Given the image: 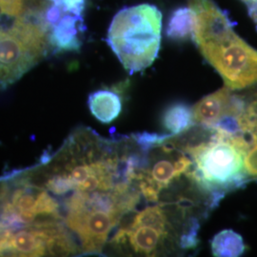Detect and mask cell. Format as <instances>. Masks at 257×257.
Returning <instances> with one entry per match:
<instances>
[{
    "instance_id": "obj_3",
    "label": "cell",
    "mask_w": 257,
    "mask_h": 257,
    "mask_svg": "<svg viewBox=\"0 0 257 257\" xmlns=\"http://www.w3.org/2000/svg\"><path fill=\"white\" fill-rule=\"evenodd\" d=\"M178 139L193 160V178L217 203L224 195L247 182L245 156L248 144L200 126Z\"/></svg>"
},
{
    "instance_id": "obj_1",
    "label": "cell",
    "mask_w": 257,
    "mask_h": 257,
    "mask_svg": "<svg viewBox=\"0 0 257 257\" xmlns=\"http://www.w3.org/2000/svg\"><path fill=\"white\" fill-rule=\"evenodd\" d=\"M215 207L196 185L165 200L132 211L120 223L107 246L126 255L161 256L196 248L200 217Z\"/></svg>"
},
{
    "instance_id": "obj_4",
    "label": "cell",
    "mask_w": 257,
    "mask_h": 257,
    "mask_svg": "<svg viewBox=\"0 0 257 257\" xmlns=\"http://www.w3.org/2000/svg\"><path fill=\"white\" fill-rule=\"evenodd\" d=\"M162 14L155 5L120 10L111 21L108 44L126 71L136 74L155 62L161 44Z\"/></svg>"
},
{
    "instance_id": "obj_5",
    "label": "cell",
    "mask_w": 257,
    "mask_h": 257,
    "mask_svg": "<svg viewBox=\"0 0 257 257\" xmlns=\"http://www.w3.org/2000/svg\"><path fill=\"white\" fill-rule=\"evenodd\" d=\"M43 58L9 26H0V90L17 82Z\"/></svg>"
},
{
    "instance_id": "obj_9",
    "label": "cell",
    "mask_w": 257,
    "mask_h": 257,
    "mask_svg": "<svg viewBox=\"0 0 257 257\" xmlns=\"http://www.w3.org/2000/svg\"><path fill=\"white\" fill-rule=\"evenodd\" d=\"M162 124L173 136L182 135L195 124L193 108L182 102L170 105L163 112Z\"/></svg>"
},
{
    "instance_id": "obj_7",
    "label": "cell",
    "mask_w": 257,
    "mask_h": 257,
    "mask_svg": "<svg viewBox=\"0 0 257 257\" xmlns=\"http://www.w3.org/2000/svg\"><path fill=\"white\" fill-rule=\"evenodd\" d=\"M83 17L65 13L51 28L50 42L56 51H77L81 47Z\"/></svg>"
},
{
    "instance_id": "obj_2",
    "label": "cell",
    "mask_w": 257,
    "mask_h": 257,
    "mask_svg": "<svg viewBox=\"0 0 257 257\" xmlns=\"http://www.w3.org/2000/svg\"><path fill=\"white\" fill-rule=\"evenodd\" d=\"M194 15L193 40L231 91L257 84V51L239 37L213 0H189Z\"/></svg>"
},
{
    "instance_id": "obj_14",
    "label": "cell",
    "mask_w": 257,
    "mask_h": 257,
    "mask_svg": "<svg viewBox=\"0 0 257 257\" xmlns=\"http://www.w3.org/2000/svg\"><path fill=\"white\" fill-rule=\"evenodd\" d=\"M245 166L248 177L257 178V142L248 149L245 156Z\"/></svg>"
},
{
    "instance_id": "obj_12",
    "label": "cell",
    "mask_w": 257,
    "mask_h": 257,
    "mask_svg": "<svg viewBox=\"0 0 257 257\" xmlns=\"http://www.w3.org/2000/svg\"><path fill=\"white\" fill-rule=\"evenodd\" d=\"M194 15L190 7L174 11L168 21L167 36L171 39L183 41L193 37Z\"/></svg>"
},
{
    "instance_id": "obj_6",
    "label": "cell",
    "mask_w": 257,
    "mask_h": 257,
    "mask_svg": "<svg viewBox=\"0 0 257 257\" xmlns=\"http://www.w3.org/2000/svg\"><path fill=\"white\" fill-rule=\"evenodd\" d=\"M244 103L241 94L228 87L203 97L193 107L195 124L211 128L229 115H241Z\"/></svg>"
},
{
    "instance_id": "obj_8",
    "label": "cell",
    "mask_w": 257,
    "mask_h": 257,
    "mask_svg": "<svg viewBox=\"0 0 257 257\" xmlns=\"http://www.w3.org/2000/svg\"><path fill=\"white\" fill-rule=\"evenodd\" d=\"M89 108L92 115L102 123L108 124L116 119L122 110V99L113 90H99L89 96Z\"/></svg>"
},
{
    "instance_id": "obj_13",
    "label": "cell",
    "mask_w": 257,
    "mask_h": 257,
    "mask_svg": "<svg viewBox=\"0 0 257 257\" xmlns=\"http://www.w3.org/2000/svg\"><path fill=\"white\" fill-rule=\"evenodd\" d=\"M27 0H0V16L19 18L24 12Z\"/></svg>"
},
{
    "instance_id": "obj_10",
    "label": "cell",
    "mask_w": 257,
    "mask_h": 257,
    "mask_svg": "<svg viewBox=\"0 0 257 257\" xmlns=\"http://www.w3.org/2000/svg\"><path fill=\"white\" fill-rule=\"evenodd\" d=\"M244 107L240 116V124L245 138L251 147L257 142V84L248 92L241 94Z\"/></svg>"
},
{
    "instance_id": "obj_11",
    "label": "cell",
    "mask_w": 257,
    "mask_h": 257,
    "mask_svg": "<svg viewBox=\"0 0 257 257\" xmlns=\"http://www.w3.org/2000/svg\"><path fill=\"white\" fill-rule=\"evenodd\" d=\"M245 249L246 246L242 236L234 230H222L211 241V251L214 256H240Z\"/></svg>"
}]
</instances>
